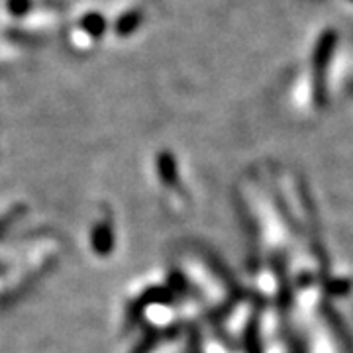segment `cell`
<instances>
[{"instance_id": "obj_2", "label": "cell", "mask_w": 353, "mask_h": 353, "mask_svg": "<svg viewBox=\"0 0 353 353\" xmlns=\"http://www.w3.org/2000/svg\"><path fill=\"white\" fill-rule=\"evenodd\" d=\"M110 243H112V238H110L108 228H99L94 234V248L99 250V253H106L110 250Z\"/></svg>"}, {"instance_id": "obj_1", "label": "cell", "mask_w": 353, "mask_h": 353, "mask_svg": "<svg viewBox=\"0 0 353 353\" xmlns=\"http://www.w3.org/2000/svg\"><path fill=\"white\" fill-rule=\"evenodd\" d=\"M332 48H334V34H326L320 39L314 57V88L318 99H320V92H324V77H326V69H328Z\"/></svg>"}]
</instances>
